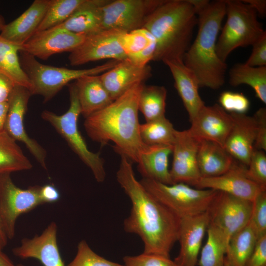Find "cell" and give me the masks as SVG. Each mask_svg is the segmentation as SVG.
Instances as JSON below:
<instances>
[{
    "mask_svg": "<svg viewBox=\"0 0 266 266\" xmlns=\"http://www.w3.org/2000/svg\"><path fill=\"white\" fill-rule=\"evenodd\" d=\"M20 52L22 53L20 62L22 68L32 85V95L42 96L45 102L52 99L70 81L85 75L103 73L119 62L114 60L90 68L73 69L43 64L34 57Z\"/></svg>",
    "mask_w": 266,
    "mask_h": 266,
    "instance_id": "6",
    "label": "cell"
},
{
    "mask_svg": "<svg viewBox=\"0 0 266 266\" xmlns=\"http://www.w3.org/2000/svg\"><path fill=\"white\" fill-rule=\"evenodd\" d=\"M120 156L116 178L132 203L124 229L140 237L144 253L170 257L178 239L180 219L145 189L136 179L132 162Z\"/></svg>",
    "mask_w": 266,
    "mask_h": 266,
    "instance_id": "1",
    "label": "cell"
},
{
    "mask_svg": "<svg viewBox=\"0 0 266 266\" xmlns=\"http://www.w3.org/2000/svg\"><path fill=\"white\" fill-rule=\"evenodd\" d=\"M7 110V102L0 103V131L4 130Z\"/></svg>",
    "mask_w": 266,
    "mask_h": 266,
    "instance_id": "48",
    "label": "cell"
},
{
    "mask_svg": "<svg viewBox=\"0 0 266 266\" xmlns=\"http://www.w3.org/2000/svg\"><path fill=\"white\" fill-rule=\"evenodd\" d=\"M145 189L180 219L206 211L217 191L193 188L184 183L166 184L142 178Z\"/></svg>",
    "mask_w": 266,
    "mask_h": 266,
    "instance_id": "8",
    "label": "cell"
},
{
    "mask_svg": "<svg viewBox=\"0 0 266 266\" xmlns=\"http://www.w3.org/2000/svg\"><path fill=\"white\" fill-rule=\"evenodd\" d=\"M109 1L84 0L68 19L57 27L86 36L98 33L103 30L102 7Z\"/></svg>",
    "mask_w": 266,
    "mask_h": 266,
    "instance_id": "24",
    "label": "cell"
},
{
    "mask_svg": "<svg viewBox=\"0 0 266 266\" xmlns=\"http://www.w3.org/2000/svg\"><path fill=\"white\" fill-rule=\"evenodd\" d=\"M244 2L253 9L257 13L264 16L266 13V1L265 0H243Z\"/></svg>",
    "mask_w": 266,
    "mask_h": 266,
    "instance_id": "47",
    "label": "cell"
},
{
    "mask_svg": "<svg viewBox=\"0 0 266 266\" xmlns=\"http://www.w3.org/2000/svg\"><path fill=\"white\" fill-rule=\"evenodd\" d=\"M210 223L208 211L182 218L178 239L180 250L173 261L178 266H196L203 238Z\"/></svg>",
    "mask_w": 266,
    "mask_h": 266,
    "instance_id": "17",
    "label": "cell"
},
{
    "mask_svg": "<svg viewBox=\"0 0 266 266\" xmlns=\"http://www.w3.org/2000/svg\"><path fill=\"white\" fill-rule=\"evenodd\" d=\"M50 0H35L20 16L5 24L0 36L12 43L23 45L36 32Z\"/></svg>",
    "mask_w": 266,
    "mask_h": 266,
    "instance_id": "23",
    "label": "cell"
},
{
    "mask_svg": "<svg viewBox=\"0 0 266 266\" xmlns=\"http://www.w3.org/2000/svg\"><path fill=\"white\" fill-rule=\"evenodd\" d=\"M170 71L174 86L187 110L191 122L205 105L199 92V82L194 73L183 60L174 59L164 62Z\"/></svg>",
    "mask_w": 266,
    "mask_h": 266,
    "instance_id": "22",
    "label": "cell"
},
{
    "mask_svg": "<svg viewBox=\"0 0 266 266\" xmlns=\"http://www.w3.org/2000/svg\"><path fill=\"white\" fill-rule=\"evenodd\" d=\"M245 266H266V235L257 240Z\"/></svg>",
    "mask_w": 266,
    "mask_h": 266,
    "instance_id": "44",
    "label": "cell"
},
{
    "mask_svg": "<svg viewBox=\"0 0 266 266\" xmlns=\"http://www.w3.org/2000/svg\"><path fill=\"white\" fill-rule=\"evenodd\" d=\"M226 8V0H209L196 12L198 33L183 62L195 75L200 87L217 90L225 81L227 65L219 58L216 44Z\"/></svg>",
    "mask_w": 266,
    "mask_h": 266,
    "instance_id": "3",
    "label": "cell"
},
{
    "mask_svg": "<svg viewBox=\"0 0 266 266\" xmlns=\"http://www.w3.org/2000/svg\"><path fill=\"white\" fill-rule=\"evenodd\" d=\"M83 1L84 0H50L45 15L36 32L61 24L68 19Z\"/></svg>",
    "mask_w": 266,
    "mask_h": 266,
    "instance_id": "35",
    "label": "cell"
},
{
    "mask_svg": "<svg viewBox=\"0 0 266 266\" xmlns=\"http://www.w3.org/2000/svg\"><path fill=\"white\" fill-rule=\"evenodd\" d=\"M144 83L134 85L109 105L85 118V130L93 141L112 142L120 155L137 163L148 146L140 135L138 100Z\"/></svg>",
    "mask_w": 266,
    "mask_h": 266,
    "instance_id": "2",
    "label": "cell"
},
{
    "mask_svg": "<svg viewBox=\"0 0 266 266\" xmlns=\"http://www.w3.org/2000/svg\"><path fill=\"white\" fill-rule=\"evenodd\" d=\"M190 122L191 126L188 130L193 136L200 140L215 142L224 147L233 118L219 104H205Z\"/></svg>",
    "mask_w": 266,
    "mask_h": 266,
    "instance_id": "18",
    "label": "cell"
},
{
    "mask_svg": "<svg viewBox=\"0 0 266 266\" xmlns=\"http://www.w3.org/2000/svg\"><path fill=\"white\" fill-rule=\"evenodd\" d=\"M220 105L227 112L245 114L250 101L243 94L232 91L223 92L219 98Z\"/></svg>",
    "mask_w": 266,
    "mask_h": 266,
    "instance_id": "40",
    "label": "cell"
},
{
    "mask_svg": "<svg viewBox=\"0 0 266 266\" xmlns=\"http://www.w3.org/2000/svg\"><path fill=\"white\" fill-rule=\"evenodd\" d=\"M57 225L52 222L40 235L22 239L20 245L12 250L21 259L34 258L43 266H65L57 243Z\"/></svg>",
    "mask_w": 266,
    "mask_h": 266,
    "instance_id": "19",
    "label": "cell"
},
{
    "mask_svg": "<svg viewBox=\"0 0 266 266\" xmlns=\"http://www.w3.org/2000/svg\"><path fill=\"white\" fill-rule=\"evenodd\" d=\"M39 195L43 204L58 201L61 197L59 190L52 184H46L40 187Z\"/></svg>",
    "mask_w": 266,
    "mask_h": 266,
    "instance_id": "45",
    "label": "cell"
},
{
    "mask_svg": "<svg viewBox=\"0 0 266 266\" xmlns=\"http://www.w3.org/2000/svg\"><path fill=\"white\" fill-rule=\"evenodd\" d=\"M224 266H232L229 263V262H228V261L226 258V257L225 258Z\"/></svg>",
    "mask_w": 266,
    "mask_h": 266,
    "instance_id": "52",
    "label": "cell"
},
{
    "mask_svg": "<svg viewBox=\"0 0 266 266\" xmlns=\"http://www.w3.org/2000/svg\"><path fill=\"white\" fill-rule=\"evenodd\" d=\"M164 0H109L102 7V29L128 33L142 28L147 17Z\"/></svg>",
    "mask_w": 266,
    "mask_h": 266,
    "instance_id": "10",
    "label": "cell"
},
{
    "mask_svg": "<svg viewBox=\"0 0 266 266\" xmlns=\"http://www.w3.org/2000/svg\"><path fill=\"white\" fill-rule=\"evenodd\" d=\"M175 129L166 116L140 125V135L147 145L172 146L175 139Z\"/></svg>",
    "mask_w": 266,
    "mask_h": 266,
    "instance_id": "34",
    "label": "cell"
},
{
    "mask_svg": "<svg viewBox=\"0 0 266 266\" xmlns=\"http://www.w3.org/2000/svg\"><path fill=\"white\" fill-rule=\"evenodd\" d=\"M119 42L127 57L139 53L156 44L154 37L144 28L122 33L119 37Z\"/></svg>",
    "mask_w": 266,
    "mask_h": 266,
    "instance_id": "36",
    "label": "cell"
},
{
    "mask_svg": "<svg viewBox=\"0 0 266 266\" xmlns=\"http://www.w3.org/2000/svg\"><path fill=\"white\" fill-rule=\"evenodd\" d=\"M16 266H25L22 265V264H18V265H16Z\"/></svg>",
    "mask_w": 266,
    "mask_h": 266,
    "instance_id": "53",
    "label": "cell"
},
{
    "mask_svg": "<svg viewBox=\"0 0 266 266\" xmlns=\"http://www.w3.org/2000/svg\"><path fill=\"white\" fill-rule=\"evenodd\" d=\"M32 167L16 141L4 130L0 131V174L29 170Z\"/></svg>",
    "mask_w": 266,
    "mask_h": 266,
    "instance_id": "31",
    "label": "cell"
},
{
    "mask_svg": "<svg viewBox=\"0 0 266 266\" xmlns=\"http://www.w3.org/2000/svg\"><path fill=\"white\" fill-rule=\"evenodd\" d=\"M22 49V45L9 42L0 36V73L10 78L15 85L24 87L31 92V82L22 68L18 56Z\"/></svg>",
    "mask_w": 266,
    "mask_h": 266,
    "instance_id": "28",
    "label": "cell"
},
{
    "mask_svg": "<svg viewBox=\"0 0 266 266\" xmlns=\"http://www.w3.org/2000/svg\"><path fill=\"white\" fill-rule=\"evenodd\" d=\"M8 239L5 235L1 227L0 221V249H3L7 243Z\"/></svg>",
    "mask_w": 266,
    "mask_h": 266,
    "instance_id": "50",
    "label": "cell"
},
{
    "mask_svg": "<svg viewBox=\"0 0 266 266\" xmlns=\"http://www.w3.org/2000/svg\"><path fill=\"white\" fill-rule=\"evenodd\" d=\"M5 25V23L3 18L0 15V32L2 30L4 26Z\"/></svg>",
    "mask_w": 266,
    "mask_h": 266,
    "instance_id": "51",
    "label": "cell"
},
{
    "mask_svg": "<svg viewBox=\"0 0 266 266\" xmlns=\"http://www.w3.org/2000/svg\"><path fill=\"white\" fill-rule=\"evenodd\" d=\"M199 142L188 130H175L169 170L173 184L181 182L195 187L201 177L197 162Z\"/></svg>",
    "mask_w": 266,
    "mask_h": 266,
    "instance_id": "14",
    "label": "cell"
},
{
    "mask_svg": "<svg viewBox=\"0 0 266 266\" xmlns=\"http://www.w3.org/2000/svg\"><path fill=\"white\" fill-rule=\"evenodd\" d=\"M230 114L233 125L224 147L234 160L247 167L254 150L257 133L256 119L254 115Z\"/></svg>",
    "mask_w": 266,
    "mask_h": 266,
    "instance_id": "20",
    "label": "cell"
},
{
    "mask_svg": "<svg viewBox=\"0 0 266 266\" xmlns=\"http://www.w3.org/2000/svg\"><path fill=\"white\" fill-rule=\"evenodd\" d=\"M2 250L0 249V266H16Z\"/></svg>",
    "mask_w": 266,
    "mask_h": 266,
    "instance_id": "49",
    "label": "cell"
},
{
    "mask_svg": "<svg viewBox=\"0 0 266 266\" xmlns=\"http://www.w3.org/2000/svg\"><path fill=\"white\" fill-rule=\"evenodd\" d=\"M229 83L234 87L249 85L256 96L266 103V66L254 67L245 63L237 64L230 70Z\"/></svg>",
    "mask_w": 266,
    "mask_h": 266,
    "instance_id": "29",
    "label": "cell"
},
{
    "mask_svg": "<svg viewBox=\"0 0 266 266\" xmlns=\"http://www.w3.org/2000/svg\"><path fill=\"white\" fill-rule=\"evenodd\" d=\"M258 238L248 223L229 239L226 258L232 266H245L256 244Z\"/></svg>",
    "mask_w": 266,
    "mask_h": 266,
    "instance_id": "30",
    "label": "cell"
},
{
    "mask_svg": "<svg viewBox=\"0 0 266 266\" xmlns=\"http://www.w3.org/2000/svg\"><path fill=\"white\" fill-rule=\"evenodd\" d=\"M67 266H125L110 261L96 253L87 242L82 240L77 245L76 254Z\"/></svg>",
    "mask_w": 266,
    "mask_h": 266,
    "instance_id": "37",
    "label": "cell"
},
{
    "mask_svg": "<svg viewBox=\"0 0 266 266\" xmlns=\"http://www.w3.org/2000/svg\"><path fill=\"white\" fill-rule=\"evenodd\" d=\"M122 33L114 30H103L86 36L82 43L70 52V64L76 66L103 59L119 62L127 59L119 42Z\"/></svg>",
    "mask_w": 266,
    "mask_h": 266,
    "instance_id": "13",
    "label": "cell"
},
{
    "mask_svg": "<svg viewBox=\"0 0 266 266\" xmlns=\"http://www.w3.org/2000/svg\"><path fill=\"white\" fill-rule=\"evenodd\" d=\"M234 160L218 143L200 140L197 154L198 167L201 177L217 176L226 172Z\"/></svg>",
    "mask_w": 266,
    "mask_h": 266,
    "instance_id": "27",
    "label": "cell"
},
{
    "mask_svg": "<svg viewBox=\"0 0 266 266\" xmlns=\"http://www.w3.org/2000/svg\"><path fill=\"white\" fill-rule=\"evenodd\" d=\"M15 85L6 75L0 73V103L7 102Z\"/></svg>",
    "mask_w": 266,
    "mask_h": 266,
    "instance_id": "46",
    "label": "cell"
},
{
    "mask_svg": "<svg viewBox=\"0 0 266 266\" xmlns=\"http://www.w3.org/2000/svg\"><path fill=\"white\" fill-rule=\"evenodd\" d=\"M247 176L251 180L266 189V155L263 150L254 149L246 168Z\"/></svg>",
    "mask_w": 266,
    "mask_h": 266,
    "instance_id": "39",
    "label": "cell"
},
{
    "mask_svg": "<svg viewBox=\"0 0 266 266\" xmlns=\"http://www.w3.org/2000/svg\"><path fill=\"white\" fill-rule=\"evenodd\" d=\"M172 151V146H148L137 163L138 171L142 178L166 184H173L168 168V158Z\"/></svg>",
    "mask_w": 266,
    "mask_h": 266,
    "instance_id": "26",
    "label": "cell"
},
{
    "mask_svg": "<svg viewBox=\"0 0 266 266\" xmlns=\"http://www.w3.org/2000/svg\"><path fill=\"white\" fill-rule=\"evenodd\" d=\"M176 266H178L176 265Z\"/></svg>",
    "mask_w": 266,
    "mask_h": 266,
    "instance_id": "54",
    "label": "cell"
},
{
    "mask_svg": "<svg viewBox=\"0 0 266 266\" xmlns=\"http://www.w3.org/2000/svg\"><path fill=\"white\" fill-rule=\"evenodd\" d=\"M75 81L81 114L85 118L106 107L113 101L100 75H85Z\"/></svg>",
    "mask_w": 266,
    "mask_h": 266,
    "instance_id": "25",
    "label": "cell"
},
{
    "mask_svg": "<svg viewBox=\"0 0 266 266\" xmlns=\"http://www.w3.org/2000/svg\"><path fill=\"white\" fill-rule=\"evenodd\" d=\"M207 240L202 248L200 266H224L228 241L217 228L209 223L206 231Z\"/></svg>",
    "mask_w": 266,
    "mask_h": 266,
    "instance_id": "33",
    "label": "cell"
},
{
    "mask_svg": "<svg viewBox=\"0 0 266 266\" xmlns=\"http://www.w3.org/2000/svg\"><path fill=\"white\" fill-rule=\"evenodd\" d=\"M246 168L235 160L226 172L217 176L201 177L195 187L214 190L253 201L261 191L266 189L248 178Z\"/></svg>",
    "mask_w": 266,
    "mask_h": 266,
    "instance_id": "16",
    "label": "cell"
},
{
    "mask_svg": "<svg viewBox=\"0 0 266 266\" xmlns=\"http://www.w3.org/2000/svg\"><path fill=\"white\" fill-rule=\"evenodd\" d=\"M40 186L23 189L13 182L10 173L0 174V221L8 240L15 234V225L21 214L43 204Z\"/></svg>",
    "mask_w": 266,
    "mask_h": 266,
    "instance_id": "9",
    "label": "cell"
},
{
    "mask_svg": "<svg viewBox=\"0 0 266 266\" xmlns=\"http://www.w3.org/2000/svg\"><path fill=\"white\" fill-rule=\"evenodd\" d=\"M167 91L163 86L143 85L138 100V110L146 122L165 117Z\"/></svg>",
    "mask_w": 266,
    "mask_h": 266,
    "instance_id": "32",
    "label": "cell"
},
{
    "mask_svg": "<svg viewBox=\"0 0 266 266\" xmlns=\"http://www.w3.org/2000/svg\"><path fill=\"white\" fill-rule=\"evenodd\" d=\"M151 75L152 68L148 65L140 67L126 59L119 62L100 76L103 85L114 100L136 84L144 83Z\"/></svg>",
    "mask_w": 266,
    "mask_h": 266,
    "instance_id": "21",
    "label": "cell"
},
{
    "mask_svg": "<svg viewBox=\"0 0 266 266\" xmlns=\"http://www.w3.org/2000/svg\"><path fill=\"white\" fill-rule=\"evenodd\" d=\"M86 37L56 26L35 33L22 45L20 52L47 60L56 54L72 52L82 43Z\"/></svg>",
    "mask_w": 266,
    "mask_h": 266,
    "instance_id": "15",
    "label": "cell"
},
{
    "mask_svg": "<svg viewBox=\"0 0 266 266\" xmlns=\"http://www.w3.org/2000/svg\"><path fill=\"white\" fill-rule=\"evenodd\" d=\"M123 262L125 266H176L170 257L144 252L136 256H126Z\"/></svg>",
    "mask_w": 266,
    "mask_h": 266,
    "instance_id": "41",
    "label": "cell"
},
{
    "mask_svg": "<svg viewBox=\"0 0 266 266\" xmlns=\"http://www.w3.org/2000/svg\"><path fill=\"white\" fill-rule=\"evenodd\" d=\"M251 201L218 191L208 209L210 224L220 230L228 241L249 222Z\"/></svg>",
    "mask_w": 266,
    "mask_h": 266,
    "instance_id": "11",
    "label": "cell"
},
{
    "mask_svg": "<svg viewBox=\"0 0 266 266\" xmlns=\"http://www.w3.org/2000/svg\"><path fill=\"white\" fill-rule=\"evenodd\" d=\"M197 25L198 16L189 0H165L147 17L142 28L156 41L152 61L183 60Z\"/></svg>",
    "mask_w": 266,
    "mask_h": 266,
    "instance_id": "4",
    "label": "cell"
},
{
    "mask_svg": "<svg viewBox=\"0 0 266 266\" xmlns=\"http://www.w3.org/2000/svg\"><path fill=\"white\" fill-rule=\"evenodd\" d=\"M69 107L65 113L59 115L48 110L41 113V118L49 123L66 140L73 151L91 170L98 182H102L106 177L104 161L99 153L89 150L78 128L81 114L77 89L75 83L69 87Z\"/></svg>",
    "mask_w": 266,
    "mask_h": 266,
    "instance_id": "7",
    "label": "cell"
},
{
    "mask_svg": "<svg viewBox=\"0 0 266 266\" xmlns=\"http://www.w3.org/2000/svg\"><path fill=\"white\" fill-rule=\"evenodd\" d=\"M251 55L245 63L254 67L266 66V33L252 45Z\"/></svg>",
    "mask_w": 266,
    "mask_h": 266,
    "instance_id": "42",
    "label": "cell"
},
{
    "mask_svg": "<svg viewBox=\"0 0 266 266\" xmlns=\"http://www.w3.org/2000/svg\"><path fill=\"white\" fill-rule=\"evenodd\" d=\"M226 3L227 20L216 44L217 54L224 62L234 50L252 46L266 33L257 12L242 0H226Z\"/></svg>",
    "mask_w": 266,
    "mask_h": 266,
    "instance_id": "5",
    "label": "cell"
},
{
    "mask_svg": "<svg viewBox=\"0 0 266 266\" xmlns=\"http://www.w3.org/2000/svg\"><path fill=\"white\" fill-rule=\"evenodd\" d=\"M252 202L249 223L258 239L266 235V190L261 191Z\"/></svg>",
    "mask_w": 266,
    "mask_h": 266,
    "instance_id": "38",
    "label": "cell"
},
{
    "mask_svg": "<svg viewBox=\"0 0 266 266\" xmlns=\"http://www.w3.org/2000/svg\"><path fill=\"white\" fill-rule=\"evenodd\" d=\"M30 91L23 86L15 85L7 101L8 110L4 130L15 141L23 142L40 166L47 170L46 152L36 140L27 134L24 118L31 96Z\"/></svg>",
    "mask_w": 266,
    "mask_h": 266,
    "instance_id": "12",
    "label": "cell"
},
{
    "mask_svg": "<svg viewBox=\"0 0 266 266\" xmlns=\"http://www.w3.org/2000/svg\"><path fill=\"white\" fill-rule=\"evenodd\" d=\"M257 121V133L254 149L266 150V109L259 108L254 114Z\"/></svg>",
    "mask_w": 266,
    "mask_h": 266,
    "instance_id": "43",
    "label": "cell"
}]
</instances>
